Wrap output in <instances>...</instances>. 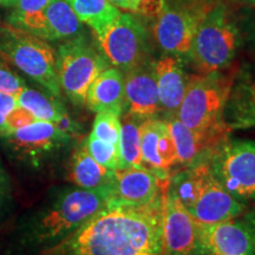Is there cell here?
<instances>
[{
    "instance_id": "e575fe53",
    "label": "cell",
    "mask_w": 255,
    "mask_h": 255,
    "mask_svg": "<svg viewBox=\"0 0 255 255\" xmlns=\"http://www.w3.org/2000/svg\"><path fill=\"white\" fill-rule=\"evenodd\" d=\"M109 1L117 8L124 9L127 12H135V7L131 0H109Z\"/></svg>"
},
{
    "instance_id": "8d00e7d4",
    "label": "cell",
    "mask_w": 255,
    "mask_h": 255,
    "mask_svg": "<svg viewBox=\"0 0 255 255\" xmlns=\"http://www.w3.org/2000/svg\"><path fill=\"white\" fill-rule=\"evenodd\" d=\"M18 2V0H0V5L5 6V7H11Z\"/></svg>"
},
{
    "instance_id": "52a82bcc",
    "label": "cell",
    "mask_w": 255,
    "mask_h": 255,
    "mask_svg": "<svg viewBox=\"0 0 255 255\" xmlns=\"http://www.w3.org/2000/svg\"><path fill=\"white\" fill-rule=\"evenodd\" d=\"M109 62L84 34L65 40L57 51V72L59 87L72 104H85L92 82Z\"/></svg>"
},
{
    "instance_id": "9c48e42d",
    "label": "cell",
    "mask_w": 255,
    "mask_h": 255,
    "mask_svg": "<svg viewBox=\"0 0 255 255\" xmlns=\"http://www.w3.org/2000/svg\"><path fill=\"white\" fill-rule=\"evenodd\" d=\"M72 133L46 121H34L20 129L0 136L5 150L18 164L39 167L53 154L66 148Z\"/></svg>"
},
{
    "instance_id": "2e32d148",
    "label": "cell",
    "mask_w": 255,
    "mask_h": 255,
    "mask_svg": "<svg viewBox=\"0 0 255 255\" xmlns=\"http://www.w3.org/2000/svg\"><path fill=\"white\" fill-rule=\"evenodd\" d=\"M161 110L168 117L176 116L178 108L186 94L188 79L182 64L176 56L167 55L152 63Z\"/></svg>"
},
{
    "instance_id": "6da1fadb",
    "label": "cell",
    "mask_w": 255,
    "mask_h": 255,
    "mask_svg": "<svg viewBox=\"0 0 255 255\" xmlns=\"http://www.w3.org/2000/svg\"><path fill=\"white\" fill-rule=\"evenodd\" d=\"M167 194L143 206L108 203L44 255H163Z\"/></svg>"
},
{
    "instance_id": "836d02e7",
    "label": "cell",
    "mask_w": 255,
    "mask_h": 255,
    "mask_svg": "<svg viewBox=\"0 0 255 255\" xmlns=\"http://www.w3.org/2000/svg\"><path fill=\"white\" fill-rule=\"evenodd\" d=\"M50 0H18L14 5L15 13H36L44 11Z\"/></svg>"
},
{
    "instance_id": "d6a6232c",
    "label": "cell",
    "mask_w": 255,
    "mask_h": 255,
    "mask_svg": "<svg viewBox=\"0 0 255 255\" xmlns=\"http://www.w3.org/2000/svg\"><path fill=\"white\" fill-rule=\"evenodd\" d=\"M17 105L18 102L15 96L0 92V131L4 128L5 121L7 119V116L15 109Z\"/></svg>"
},
{
    "instance_id": "ac0fdd59",
    "label": "cell",
    "mask_w": 255,
    "mask_h": 255,
    "mask_svg": "<svg viewBox=\"0 0 255 255\" xmlns=\"http://www.w3.org/2000/svg\"><path fill=\"white\" fill-rule=\"evenodd\" d=\"M85 104L94 113L124 110V73L117 68H107L92 82Z\"/></svg>"
},
{
    "instance_id": "603a6c76",
    "label": "cell",
    "mask_w": 255,
    "mask_h": 255,
    "mask_svg": "<svg viewBox=\"0 0 255 255\" xmlns=\"http://www.w3.org/2000/svg\"><path fill=\"white\" fill-rule=\"evenodd\" d=\"M226 124L229 130L255 128V83L244 84L235 92Z\"/></svg>"
},
{
    "instance_id": "277c9868",
    "label": "cell",
    "mask_w": 255,
    "mask_h": 255,
    "mask_svg": "<svg viewBox=\"0 0 255 255\" xmlns=\"http://www.w3.org/2000/svg\"><path fill=\"white\" fill-rule=\"evenodd\" d=\"M234 76L210 72L189 76L186 94L176 117L195 131L227 135L225 111L229 102Z\"/></svg>"
},
{
    "instance_id": "d6986e66",
    "label": "cell",
    "mask_w": 255,
    "mask_h": 255,
    "mask_svg": "<svg viewBox=\"0 0 255 255\" xmlns=\"http://www.w3.org/2000/svg\"><path fill=\"white\" fill-rule=\"evenodd\" d=\"M18 105L23 107L36 117V120L46 121L62 127L70 133H76L77 127L72 122L62 103L55 96H47L34 89L25 87L17 96Z\"/></svg>"
},
{
    "instance_id": "3957f363",
    "label": "cell",
    "mask_w": 255,
    "mask_h": 255,
    "mask_svg": "<svg viewBox=\"0 0 255 255\" xmlns=\"http://www.w3.org/2000/svg\"><path fill=\"white\" fill-rule=\"evenodd\" d=\"M169 189L180 199L199 223L234 220L246 210V205L231 195L213 171L212 163L197 161L169 183Z\"/></svg>"
},
{
    "instance_id": "f546056e",
    "label": "cell",
    "mask_w": 255,
    "mask_h": 255,
    "mask_svg": "<svg viewBox=\"0 0 255 255\" xmlns=\"http://www.w3.org/2000/svg\"><path fill=\"white\" fill-rule=\"evenodd\" d=\"M34 121H37L36 117H34L30 111H27L25 108L20 107V105H17L15 109L12 111V113L7 116V119H6L4 128H2V130L0 131V136L5 135V133L15 131V130L20 129V128L33 123Z\"/></svg>"
},
{
    "instance_id": "7402d4cb",
    "label": "cell",
    "mask_w": 255,
    "mask_h": 255,
    "mask_svg": "<svg viewBox=\"0 0 255 255\" xmlns=\"http://www.w3.org/2000/svg\"><path fill=\"white\" fill-rule=\"evenodd\" d=\"M71 6L79 20L92 28L95 34L100 33L117 20L121 11L109 0H65Z\"/></svg>"
},
{
    "instance_id": "8fae6325",
    "label": "cell",
    "mask_w": 255,
    "mask_h": 255,
    "mask_svg": "<svg viewBox=\"0 0 255 255\" xmlns=\"http://www.w3.org/2000/svg\"><path fill=\"white\" fill-rule=\"evenodd\" d=\"M209 6L203 4H169L156 15L154 37L168 55H189L197 26Z\"/></svg>"
},
{
    "instance_id": "1f68e13d",
    "label": "cell",
    "mask_w": 255,
    "mask_h": 255,
    "mask_svg": "<svg viewBox=\"0 0 255 255\" xmlns=\"http://www.w3.org/2000/svg\"><path fill=\"white\" fill-rule=\"evenodd\" d=\"M135 13L144 17H156L165 5V0H131Z\"/></svg>"
},
{
    "instance_id": "5bb4252c",
    "label": "cell",
    "mask_w": 255,
    "mask_h": 255,
    "mask_svg": "<svg viewBox=\"0 0 255 255\" xmlns=\"http://www.w3.org/2000/svg\"><path fill=\"white\" fill-rule=\"evenodd\" d=\"M196 220L168 188L163 219V255H199Z\"/></svg>"
},
{
    "instance_id": "d590c367",
    "label": "cell",
    "mask_w": 255,
    "mask_h": 255,
    "mask_svg": "<svg viewBox=\"0 0 255 255\" xmlns=\"http://www.w3.org/2000/svg\"><path fill=\"white\" fill-rule=\"evenodd\" d=\"M247 223H248V226H250L252 234H253V238H254V242H255V210L253 212V214L250 216V221H248Z\"/></svg>"
},
{
    "instance_id": "8992f818",
    "label": "cell",
    "mask_w": 255,
    "mask_h": 255,
    "mask_svg": "<svg viewBox=\"0 0 255 255\" xmlns=\"http://www.w3.org/2000/svg\"><path fill=\"white\" fill-rule=\"evenodd\" d=\"M238 30L225 5H210L197 26L189 55L201 73L218 72L234 59Z\"/></svg>"
},
{
    "instance_id": "30bf717a",
    "label": "cell",
    "mask_w": 255,
    "mask_h": 255,
    "mask_svg": "<svg viewBox=\"0 0 255 255\" xmlns=\"http://www.w3.org/2000/svg\"><path fill=\"white\" fill-rule=\"evenodd\" d=\"M212 163L215 176L241 202L255 200V141H225L215 149Z\"/></svg>"
},
{
    "instance_id": "cb8c5ba5",
    "label": "cell",
    "mask_w": 255,
    "mask_h": 255,
    "mask_svg": "<svg viewBox=\"0 0 255 255\" xmlns=\"http://www.w3.org/2000/svg\"><path fill=\"white\" fill-rule=\"evenodd\" d=\"M142 120L127 115L122 122L120 137V149L126 167L145 168L143 164L141 151V128Z\"/></svg>"
},
{
    "instance_id": "44dd1931",
    "label": "cell",
    "mask_w": 255,
    "mask_h": 255,
    "mask_svg": "<svg viewBox=\"0 0 255 255\" xmlns=\"http://www.w3.org/2000/svg\"><path fill=\"white\" fill-rule=\"evenodd\" d=\"M44 14L50 41L69 40L83 34V23L65 0H50Z\"/></svg>"
},
{
    "instance_id": "d4e9b609",
    "label": "cell",
    "mask_w": 255,
    "mask_h": 255,
    "mask_svg": "<svg viewBox=\"0 0 255 255\" xmlns=\"http://www.w3.org/2000/svg\"><path fill=\"white\" fill-rule=\"evenodd\" d=\"M158 119H148L142 121L139 133H141V151L143 164L145 168L151 169L161 175H168L167 171L162 169L161 161L157 154L158 139Z\"/></svg>"
},
{
    "instance_id": "7a4b0ae2",
    "label": "cell",
    "mask_w": 255,
    "mask_h": 255,
    "mask_svg": "<svg viewBox=\"0 0 255 255\" xmlns=\"http://www.w3.org/2000/svg\"><path fill=\"white\" fill-rule=\"evenodd\" d=\"M113 183L95 189H62L19 220L15 241L26 250H50L82 227L109 202Z\"/></svg>"
},
{
    "instance_id": "74e56055",
    "label": "cell",
    "mask_w": 255,
    "mask_h": 255,
    "mask_svg": "<svg viewBox=\"0 0 255 255\" xmlns=\"http://www.w3.org/2000/svg\"><path fill=\"white\" fill-rule=\"evenodd\" d=\"M242 2H246V4L250 5H255V0H240Z\"/></svg>"
},
{
    "instance_id": "4316f807",
    "label": "cell",
    "mask_w": 255,
    "mask_h": 255,
    "mask_svg": "<svg viewBox=\"0 0 255 255\" xmlns=\"http://www.w3.org/2000/svg\"><path fill=\"white\" fill-rule=\"evenodd\" d=\"M121 116L122 114L115 113V111L97 113L90 135L97 137L104 142L120 144L121 127H122Z\"/></svg>"
},
{
    "instance_id": "ba28073f",
    "label": "cell",
    "mask_w": 255,
    "mask_h": 255,
    "mask_svg": "<svg viewBox=\"0 0 255 255\" xmlns=\"http://www.w3.org/2000/svg\"><path fill=\"white\" fill-rule=\"evenodd\" d=\"M96 38L108 62L123 73L145 64L150 52L148 32L131 13H121Z\"/></svg>"
},
{
    "instance_id": "9a60e30c",
    "label": "cell",
    "mask_w": 255,
    "mask_h": 255,
    "mask_svg": "<svg viewBox=\"0 0 255 255\" xmlns=\"http://www.w3.org/2000/svg\"><path fill=\"white\" fill-rule=\"evenodd\" d=\"M124 109L142 121L155 119L162 111L152 63L124 73Z\"/></svg>"
},
{
    "instance_id": "484cf974",
    "label": "cell",
    "mask_w": 255,
    "mask_h": 255,
    "mask_svg": "<svg viewBox=\"0 0 255 255\" xmlns=\"http://www.w3.org/2000/svg\"><path fill=\"white\" fill-rule=\"evenodd\" d=\"M85 145L92 157L103 167L110 170H119V169L127 168L124 164L122 155H121L120 144L108 143L90 135L85 141Z\"/></svg>"
},
{
    "instance_id": "f1b7e54d",
    "label": "cell",
    "mask_w": 255,
    "mask_h": 255,
    "mask_svg": "<svg viewBox=\"0 0 255 255\" xmlns=\"http://www.w3.org/2000/svg\"><path fill=\"white\" fill-rule=\"evenodd\" d=\"M13 206V189L11 177L0 157V222L8 215Z\"/></svg>"
},
{
    "instance_id": "ffe728a7",
    "label": "cell",
    "mask_w": 255,
    "mask_h": 255,
    "mask_svg": "<svg viewBox=\"0 0 255 255\" xmlns=\"http://www.w3.org/2000/svg\"><path fill=\"white\" fill-rule=\"evenodd\" d=\"M114 171L98 163L89 154L85 143L75 150L70 165V181L84 189L108 186L114 182Z\"/></svg>"
},
{
    "instance_id": "7c38bea8",
    "label": "cell",
    "mask_w": 255,
    "mask_h": 255,
    "mask_svg": "<svg viewBox=\"0 0 255 255\" xmlns=\"http://www.w3.org/2000/svg\"><path fill=\"white\" fill-rule=\"evenodd\" d=\"M167 175L149 168L127 167L114 171L113 194L109 205L143 206L168 191Z\"/></svg>"
},
{
    "instance_id": "4dcf8cb0",
    "label": "cell",
    "mask_w": 255,
    "mask_h": 255,
    "mask_svg": "<svg viewBox=\"0 0 255 255\" xmlns=\"http://www.w3.org/2000/svg\"><path fill=\"white\" fill-rule=\"evenodd\" d=\"M26 83L14 72L7 69L0 68V92L17 96L24 90Z\"/></svg>"
},
{
    "instance_id": "83f0119b",
    "label": "cell",
    "mask_w": 255,
    "mask_h": 255,
    "mask_svg": "<svg viewBox=\"0 0 255 255\" xmlns=\"http://www.w3.org/2000/svg\"><path fill=\"white\" fill-rule=\"evenodd\" d=\"M157 154L161 161L162 169L169 171V169L176 164V149L169 130L167 121H159L158 127V139H157Z\"/></svg>"
},
{
    "instance_id": "4fadbf2b",
    "label": "cell",
    "mask_w": 255,
    "mask_h": 255,
    "mask_svg": "<svg viewBox=\"0 0 255 255\" xmlns=\"http://www.w3.org/2000/svg\"><path fill=\"white\" fill-rule=\"evenodd\" d=\"M197 240L205 255H255V242L247 222L199 223Z\"/></svg>"
},
{
    "instance_id": "5b68a950",
    "label": "cell",
    "mask_w": 255,
    "mask_h": 255,
    "mask_svg": "<svg viewBox=\"0 0 255 255\" xmlns=\"http://www.w3.org/2000/svg\"><path fill=\"white\" fill-rule=\"evenodd\" d=\"M0 59L12 64L50 95L60 97L57 53L46 40L8 24L0 25Z\"/></svg>"
},
{
    "instance_id": "e0dca14e",
    "label": "cell",
    "mask_w": 255,
    "mask_h": 255,
    "mask_svg": "<svg viewBox=\"0 0 255 255\" xmlns=\"http://www.w3.org/2000/svg\"><path fill=\"white\" fill-rule=\"evenodd\" d=\"M169 130L176 149V163L189 165L194 164L206 151L216 149L225 142L227 135L215 132L195 131L183 124L176 116L167 120Z\"/></svg>"
}]
</instances>
